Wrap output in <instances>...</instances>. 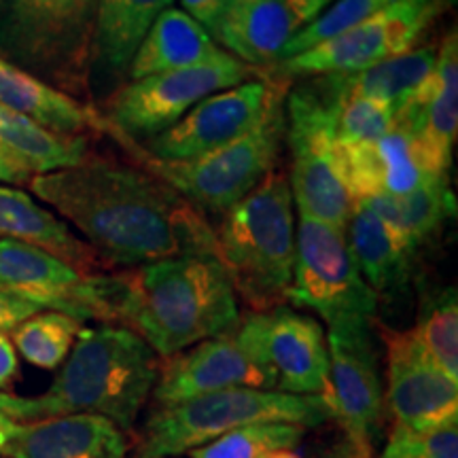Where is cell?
<instances>
[{
	"label": "cell",
	"instance_id": "1",
	"mask_svg": "<svg viewBox=\"0 0 458 458\" xmlns=\"http://www.w3.org/2000/svg\"><path fill=\"white\" fill-rule=\"evenodd\" d=\"M30 191L81 232L106 267L185 255L215 257V227L176 189L140 168L91 157L34 174Z\"/></svg>",
	"mask_w": 458,
	"mask_h": 458
},
{
	"label": "cell",
	"instance_id": "2",
	"mask_svg": "<svg viewBox=\"0 0 458 458\" xmlns=\"http://www.w3.org/2000/svg\"><path fill=\"white\" fill-rule=\"evenodd\" d=\"M114 325L139 334L159 359L238 325V295L213 255L170 257L113 274Z\"/></svg>",
	"mask_w": 458,
	"mask_h": 458
},
{
	"label": "cell",
	"instance_id": "3",
	"mask_svg": "<svg viewBox=\"0 0 458 458\" xmlns=\"http://www.w3.org/2000/svg\"><path fill=\"white\" fill-rule=\"evenodd\" d=\"M162 359L131 329L119 325L81 329L49 391L43 418L98 414L131 433L153 393Z\"/></svg>",
	"mask_w": 458,
	"mask_h": 458
},
{
	"label": "cell",
	"instance_id": "4",
	"mask_svg": "<svg viewBox=\"0 0 458 458\" xmlns=\"http://www.w3.org/2000/svg\"><path fill=\"white\" fill-rule=\"evenodd\" d=\"M284 172L267 174L242 202L221 215L215 257L250 312L289 301L295 267V208Z\"/></svg>",
	"mask_w": 458,
	"mask_h": 458
},
{
	"label": "cell",
	"instance_id": "5",
	"mask_svg": "<svg viewBox=\"0 0 458 458\" xmlns=\"http://www.w3.org/2000/svg\"><path fill=\"white\" fill-rule=\"evenodd\" d=\"M96 13L98 0H0V57L91 105Z\"/></svg>",
	"mask_w": 458,
	"mask_h": 458
},
{
	"label": "cell",
	"instance_id": "6",
	"mask_svg": "<svg viewBox=\"0 0 458 458\" xmlns=\"http://www.w3.org/2000/svg\"><path fill=\"white\" fill-rule=\"evenodd\" d=\"M331 420L323 397L259 388H229L156 408L142 427L136 458H172L210 444L238 427L289 422L303 428Z\"/></svg>",
	"mask_w": 458,
	"mask_h": 458
},
{
	"label": "cell",
	"instance_id": "7",
	"mask_svg": "<svg viewBox=\"0 0 458 458\" xmlns=\"http://www.w3.org/2000/svg\"><path fill=\"white\" fill-rule=\"evenodd\" d=\"M284 98L274 102L266 117L244 136L189 162H164L148 156L136 140L119 134H111V139L140 168L168 182L204 215H223L276 170L284 142Z\"/></svg>",
	"mask_w": 458,
	"mask_h": 458
},
{
	"label": "cell",
	"instance_id": "8",
	"mask_svg": "<svg viewBox=\"0 0 458 458\" xmlns=\"http://www.w3.org/2000/svg\"><path fill=\"white\" fill-rule=\"evenodd\" d=\"M306 79L310 81L286 91L284 98V140L291 151L286 179L300 215L344 227L354 202L335 164L342 100L318 77Z\"/></svg>",
	"mask_w": 458,
	"mask_h": 458
},
{
	"label": "cell",
	"instance_id": "9",
	"mask_svg": "<svg viewBox=\"0 0 458 458\" xmlns=\"http://www.w3.org/2000/svg\"><path fill=\"white\" fill-rule=\"evenodd\" d=\"M266 71L225 54L206 64L125 81L96 111L105 122V134L145 142L185 117L198 102L233 85L261 79Z\"/></svg>",
	"mask_w": 458,
	"mask_h": 458
},
{
	"label": "cell",
	"instance_id": "10",
	"mask_svg": "<svg viewBox=\"0 0 458 458\" xmlns=\"http://www.w3.org/2000/svg\"><path fill=\"white\" fill-rule=\"evenodd\" d=\"M454 0H394L363 24L337 34L317 47L274 64L276 77H320L357 72L416 49V43L452 7Z\"/></svg>",
	"mask_w": 458,
	"mask_h": 458
},
{
	"label": "cell",
	"instance_id": "11",
	"mask_svg": "<svg viewBox=\"0 0 458 458\" xmlns=\"http://www.w3.org/2000/svg\"><path fill=\"white\" fill-rule=\"evenodd\" d=\"M289 301L317 312L327 325L346 318H374L377 295L360 276L344 227L300 215Z\"/></svg>",
	"mask_w": 458,
	"mask_h": 458
},
{
	"label": "cell",
	"instance_id": "12",
	"mask_svg": "<svg viewBox=\"0 0 458 458\" xmlns=\"http://www.w3.org/2000/svg\"><path fill=\"white\" fill-rule=\"evenodd\" d=\"M329 377L323 399L329 418L342 427L359 458H369L385 414L380 360L371 318H346L329 325Z\"/></svg>",
	"mask_w": 458,
	"mask_h": 458
},
{
	"label": "cell",
	"instance_id": "13",
	"mask_svg": "<svg viewBox=\"0 0 458 458\" xmlns=\"http://www.w3.org/2000/svg\"><path fill=\"white\" fill-rule=\"evenodd\" d=\"M289 91V79L276 77L270 68L261 79L216 91L189 111L162 134L139 145L151 157L164 162H189L225 147L266 117L278 98Z\"/></svg>",
	"mask_w": 458,
	"mask_h": 458
},
{
	"label": "cell",
	"instance_id": "14",
	"mask_svg": "<svg viewBox=\"0 0 458 458\" xmlns=\"http://www.w3.org/2000/svg\"><path fill=\"white\" fill-rule=\"evenodd\" d=\"M229 388L276 391L272 369L253 344L240 334L238 325L227 334L208 337L187 351L162 359L151 394L156 408H168Z\"/></svg>",
	"mask_w": 458,
	"mask_h": 458
},
{
	"label": "cell",
	"instance_id": "15",
	"mask_svg": "<svg viewBox=\"0 0 458 458\" xmlns=\"http://www.w3.org/2000/svg\"><path fill=\"white\" fill-rule=\"evenodd\" d=\"M386 351L385 403L397 425L433 431L458 422V382L442 371L414 331L377 325Z\"/></svg>",
	"mask_w": 458,
	"mask_h": 458
},
{
	"label": "cell",
	"instance_id": "16",
	"mask_svg": "<svg viewBox=\"0 0 458 458\" xmlns=\"http://www.w3.org/2000/svg\"><path fill=\"white\" fill-rule=\"evenodd\" d=\"M238 331L253 344L276 377V391L323 397L327 391V337L318 320L286 306L249 312Z\"/></svg>",
	"mask_w": 458,
	"mask_h": 458
},
{
	"label": "cell",
	"instance_id": "17",
	"mask_svg": "<svg viewBox=\"0 0 458 458\" xmlns=\"http://www.w3.org/2000/svg\"><path fill=\"white\" fill-rule=\"evenodd\" d=\"M335 164L340 179L352 202L374 196H405L428 181L448 179L433 162L420 136L399 128L386 131L374 142L335 145Z\"/></svg>",
	"mask_w": 458,
	"mask_h": 458
},
{
	"label": "cell",
	"instance_id": "18",
	"mask_svg": "<svg viewBox=\"0 0 458 458\" xmlns=\"http://www.w3.org/2000/svg\"><path fill=\"white\" fill-rule=\"evenodd\" d=\"M100 274V272H98ZM98 274H83L37 246L0 240V286L21 291L45 310L100 320Z\"/></svg>",
	"mask_w": 458,
	"mask_h": 458
},
{
	"label": "cell",
	"instance_id": "19",
	"mask_svg": "<svg viewBox=\"0 0 458 458\" xmlns=\"http://www.w3.org/2000/svg\"><path fill=\"white\" fill-rule=\"evenodd\" d=\"M394 125L420 136L437 168L448 174L458 136V34H445L428 81L394 111Z\"/></svg>",
	"mask_w": 458,
	"mask_h": 458
},
{
	"label": "cell",
	"instance_id": "20",
	"mask_svg": "<svg viewBox=\"0 0 458 458\" xmlns=\"http://www.w3.org/2000/svg\"><path fill=\"white\" fill-rule=\"evenodd\" d=\"M128 433L98 414L32 420L0 448L9 458H128Z\"/></svg>",
	"mask_w": 458,
	"mask_h": 458
},
{
	"label": "cell",
	"instance_id": "21",
	"mask_svg": "<svg viewBox=\"0 0 458 458\" xmlns=\"http://www.w3.org/2000/svg\"><path fill=\"white\" fill-rule=\"evenodd\" d=\"M174 0H98L94 49H91L89 89H114L125 83L131 57L147 32Z\"/></svg>",
	"mask_w": 458,
	"mask_h": 458
},
{
	"label": "cell",
	"instance_id": "22",
	"mask_svg": "<svg viewBox=\"0 0 458 458\" xmlns=\"http://www.w3.org/2000/svg\"><path fill=\"white\" fill-rule=\"evenodd\" d=\"M295 32V20L284 0H229L210 37L223 45V51L263 71L278 64Z\"/></svg>",
	"mask_w": 458,
	"mask_h": 458
},
{
	"label": "cell",
	"instance_id": "23",
	"mask_svg": "<svg viewBox=\"0 0 458 458\" xmlns=\"http://www.w3.org/2000/svg\"><path fill=\"white\" fill-rule=\"evenodd\" d=\"M17 240L60 257L83 274L106 270L94 249L72 232L66 221L38 204L30 193L0 185V240Z\"/></svg>",
	"mask_w": 458,
	"mask_h": 458
},
{
	"label": "cell",
	"instance_id": "24",
	"mask_svg": "<svg viewBox=\"0 0 458 458\" xmlns=\"http://www.w3.org/2000/svg\"><path fill=\"white\" fill-rule=\"evenodd\" d=\"M0 105L32 119L41 128L62 136L105 134V122L96 106L71 98L32 72L0 57Z\"/></svg>",
	"mask_w": 458,
	"mask_h": 458
},
{
	"label": "cell",
	"instance_id": "25",
	"mask_svg": "<svg viewBox=\"0 0 458 458\" xmlns=\"http://www.w3.org/2000/svg\"><path fill=\"white\" fill-rule=\"evenodd\" d=\"M344 236L360 276L377 300L380 295H394L408 286L414 272L416 250H411L368 204H352Z\"/></svg>",
	"mask_w": 458,
	"mask_h": 458
},
{
	"label": "cell",
	"instance_id": "26",
	"mask_svg": "<svg viewBox=\"0 0 458 458\" xmlns=\"http://www.w3.org/2000/svg\"><path fill=\"white\" fill-rule=\"evenodd\" d=\"M219 45L185 11L165 9L131 57L130 81L181 68L206 64L225 55Z\"/></svg>",
	"mask_w": 458,
	"mask_h": 458
},
{
	"label": "cell",
	"instance_id": "27",
	"mask_svg": "<svg viewBox=\"0 0 458 458\" xmlns=\"http://www.w3.org/2000/svg\"><path fill=\"white\" fill-rule=\"evenodd\" d=\"M435 62H437V47H420L363 71L320 74V79L340 100L360 96V98L385 102L393 111H397L428 81L435 71Z\"/></svg>",
	"mask_w": 458,
	"mask_h": 458
},
{
	"label": "cell",
	"instance_id": "28",
	"mask_svg": "<svg viewBox=\"0 0 458 458\" xmlns=\"http://www.w3.org/2000/svg\"><path fill=\"white\" fill-rule=\"evenodd\" d=\"M360 202L368 204L411 250L431 240L456 213V199L448 179L428 181L405 196L385 193Z\"/></svg>",
	"mask_w": 458,
	"mask_h": 458
},
{
	"label": "cell",
	"instance_id": "29",
	"mask_svg": "<svg viewBox=\"0 0 458 458\" xmlns=\"http://www.w3.org/2000/svg\"><path fill=\"white\" fill-rule=\"evenodd\" d=\"M0 147L24 162L32 174L71 168L89 156L88 136H62L0 105Z\"/></svg>",
	"mask_w": 458,
	"mask_h": 458
},
{
	"label": "cell",
	"instance_id": "30",
	"mask_svg": "<svg viewBox=\"0 0 458 458\" xmlns=\"http://www.w3.org/2000/svg\"><path fill=\"white\" fill-rule=\"evenodd\" d=\"M81 329L83 323L79 318L57 310H43L17 325L11 342L34 368L54 371L62 368L71 354Z\"/></svg>",
	"mask_w": 458,
	"mask_h": 458
},
{
	"label": "cell",
	"instance_id": "31",
	"mask_svg": "<svg viewBox=\"0 0 458 458\" xmlns=\"http://www.w3.org/2000/svg\"><path fill=\"white\" fill-rule=\"evenodd\" d=\"M422 348L452 380L458 382V300L454 286L425 297L416 327Z\"/></svg>",
	"mask_w": 458,
	"mask_h": 458
},
{
	"label": "cell",
	"instance_id": "32",
	"mask_svg": "<svg viewBox=\"0 0 458 458\" xmlns=\"http://www.w3.org/2000/svg\"><path fill=\"white\" fill-rule=\"evenodd\" d=\"M306 428L289 422H255L238 427L210 444L187 452L191 458H263L272 452L295 450Z\"/></svg>",
	"mask_w": 458,
	"mask_h": 458
},
{
	"label": "cell",
	"instance_id": "33",
	"mask_svg": "<svg viewBox=\"0 0 458 458\" xmlns=\"http://www.w3.org/2000/svg\"><path fill=\"white\" fill-rule=\"evenodd\" d=\"M393 3L394 0H335V3L329 4L317 20L310 21L308 26H303L301 30H297L293 37L289 38V43L284 45L278 62L286 60V57H293L297 54H303V51L317 47V45L329 41V38L337 37V34L363 24L365 20L380 13L382 9H386L388 4Z\"/></svg>",
	"mask_w": 458,
	"mask_h": 458
},
{
	"label": "cell",
	"instance_id": "34",
	"mask_svg": "<svg viewBox=\"0 0 458 458\" xmlns=\"http://www.w3.org/2000/svg\"><path fill=\"white\" fill-rule=\"evenodd\" d=\"M394 111L385 102L351 96L344 98L337 113L335 139L342 145L374 142L393 128Z\"/></svg>",
	"mask_w": 458,
	"mask_h": 458
},
{
	"label": "cell",
	"instance_id": "35",
	"mask_svg": "<svg viewBox=\"0 0 458 458\" xmlns=\"http://www.w3.org/2000/svg\"><path fill=\"white\" fill-rule=\"evenodd\" d=\"M380 458H458V422L433 431L394 425Z\"/></svg>",
	"mask_w": 458,
	"mask_h": 458
},
{
	"label": "cell",
	"instance_id": "36",
	"mask_svg": "<svg viewBox=\"0 0 458 458\" xmlns=\"http://www.w3.org/2000/svg\"><path fill=\"white\" fill-rule=\"evenodd\" d=\"M43 310L45 308L41 303L34 301L30 295L15 289H7V286H0V331H4V334L13 331L26 318Z\"/></svg>",
	"mask_w": 458,
	"mask_h": 458
},
{
	"label": "cell",
	"instance_id": "37",
	"mask_svg": "<svg viewBox=\"0 0 458 458\" xmlns=\"http://www.w3.org/2000/svg\"><path fill=\"white\" fill-rule=\"evenodd\" d=\"M227 3L229 0H181V11H185L193 21H198L210 34L221 13L225 11Z\"/></svg>",
	"mask_w": 458,
	"mask_h": 458
},
{
	"label": "cell",
	"instance_id": "38",
	"mask_svg": "<svg viewBox=\"0 0 458 458\" xmlns=\"http://www.w3.org/2000/svg\"><path fill=\"white\" fill-rule=\"evenodd\" d=\"M0 414L13 418L17 422H32L43 418L38 399L15 397V394H9L4 391H0Z\"/></svg>",
	"mask_w": 458,
	"mask_h": 458
},
{
	"label": "cell",
	"instance_id": "39",
	"mask_svg": "<svg viewBox=\"0 0 458 458\" xmlns=\"http://www.w3.org/2000/svg\"><path fill=\"white\" fill-rule=\"evenodd\" d=\"M32 172L24 162H20L13 153L0 147V185H28L32 179Z\"/></svg>",
	"mask_w": 458,
	"mask_h": 458
},
{
	"label": "cell",
	"instance_id": "40",
	"mask_svg": "<svg viewBox=\"0 0 458 458\" xmlns=\"http://www.w3.org/2000/svg\"><path fill=\"white\" fill-rule=\"evenodd\" d=\"M17 374H20L17 351L11 337L4 331H0V391L13 385Z\"/></svg>",
	"mask_w": 458,
	"mask_h": 458
},
{
	"label": "cell",
	"instance_id": "41",
	"mask_svg": "<svg viewBox=\"0 0 458 458\" xmlns=\"http://www.w3.org/2000/svg\"><path fill=\"white\" fill-rule=\"evenodd\" d=\"M286 7H289L291 15H293L297 30H301L303 26H308L310 21L323 13L329 4H334L335 0H284Z\"/></svg>",
	"mask_w": 458,
	"mask_h": 458
},
{
	"label": "cell",
	"instance_id": "42",
	"mask_svg": "<svg viewBox=\"0 0 458 458\" xmlns=\"http://www.w3.org/2000/svg\"><path fill=\"white\" fill-rule=\"evenodd\" d=\"M20 427H21L20 422L13 420V418L0 414V448H3V445L7 444L17 431H20Z\"/></svg>",
	"mask_w": 458,
	"mask_h": 458
},
{
	"label": "cell",
	"instance_id": "43",
	"mask_svg": "<svg viewBox=\"0 0 458 458\" xmlns=\"http://www.w3.org/2000/svg\"><path fill=\"white\" fill-rule=\"evenodd\" d=\"M263 458H303V456L297 454L295 450H280V452H272V454H267Z\"/></svg>",
	"mask_w": 458,
	"mask_h": 458
}]
</instances>
